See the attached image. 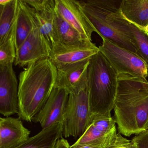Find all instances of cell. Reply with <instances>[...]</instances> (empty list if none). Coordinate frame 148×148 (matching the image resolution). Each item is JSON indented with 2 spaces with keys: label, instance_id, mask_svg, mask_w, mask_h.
Here are the masks:
<instances>
[{
  "label": "cell",
  "instance_id": "obj_1",
  "mask_svg": "<svg viewBox=\"0 0 148 148\" xmlns=\"http://www.w3.org/2000/svg\"><path fill=\"white\" fill-rule=\"evenodd\" d=\"M114 118L119 132L126 137L147 130L148 81L120 73L114 101Z\"/></svg>",
  "mask_w": 148,
  "mask_h": 148
},
{
  "label": "cell",
  "instance_id": "obj_2",
  "mask_svg": "<svg viewBox=\"0 0 148 148\" xmlns=\"http://www.w3.org/2000/svg\"><path fill=\"white\" fill-rule=\"evenodd\" d=\"M57 68L49 58L30 64L19 75V118L32 122L55 87Z\"/></svg>",
  "mask_w": 148,
  "mask_h": 148
},
{
  "label": "cell",
  "instance_id": "obj_3",
  "mask_svg": "<svg viewBox=\"0 0 148 148\" xmlns=\"http://www.w3.org/2000/svg\"><path fill=\"white\" fill-rule=\"evenodd\" d=\"M118 75L116 70L100 51L90 59L87 88L92 117L111 113L113 110Z\"/></svg>",
  "mask_w": 148,
  "mask_h": 148
},
{
  "label": "cell",
  "instance_id": "obj_4",
  "mask_svg": "<svg viewBox=\"0 0 148 148\" xmlns=\"http://www.w3.org/2000/svg\"><path fill=\"white\" fill-rule=\"evenodd\" d=\"M122 1V0L79 1L84 13L95 32L102 39H106L137 54L134 45L120 32L116 22V12L120 8Z\"/></svg>",
  "mask_w": 148,
  "mask_h": 148
},
{
  "label": "cell",
  "instance_id": "obj_5",
  "mask_svg": "<svg viewBox=\"0 0 148 148\" xmlns=\"http://www.w3.org/2000/svg\"><path fill=\"white\" fill-rule=\"evenodd\" d=\"M92 119L88 88L69 94L63 122L64 136L79 138Z\"/></svg>",
  "mask_w": 148,
  "mask_h": 148
},
{
  "label": "cell",
  "instance_id": "obj_6",
  "mask_svg": "<svg viewBox=\"0 0 148 148\" xmlns=\"http://www.w3.org/2000/svg\"><path fill=\"white\" fill-rule=\"evenodd\" d=\"M99 51L109 60L119 74L146 78L148 70L145 62L136 53L103 38Z\"/></svg>",
  "mask_w": 148,
  "mask_h": 148
},
{
  "label": "cell",
  "instance_id": "obj_7",
  "mask_svg": "<svg viewBox=\"0 0 148 148\" xmlns=\"http://www.w3.org/2000/svg\"><path fill=\"white\" fill-rule=\"evenodd\" d=\"M116 124L111 113L93 116L85 132L72 146L90 145L108 148L117 135Z\"/></svg>",
  "mask_w": 148,
  "mask_h": 148
},
{
  "label": "cell",
  "instance_id": "obj_8",
  "mask_svg": "<svg viewBox=\"0 0 148 148\" xmlns=\"http://www.w3.org/2000/svg\"><path fill=\"white\" fill-rule=\"evenodd\" d=\"M92 41L76 44L58 43L52 48L49 58L58 68L67 65L90 60L99 52Z\"/></svg>",
  "mask_w": 148,
  "mask_h": 148
},
{
  "label": "cell",
  "instance_id": "obj_9",
  "mask_svg": "<svg viewBox=\"0 0 148 148\" xmlns=\"http://www.w3.org/2000/svg\"><path fill=\"white\" fill-rule=\"evenodd\" d=\"M51 47L40 32L38 25L35 27L26 39L16 50L15 66L21 67L45 58H49Z\"/></svg>",
  "mask_w": 148,
  "mask_h": 148
},
{
  "label": "cell",
  "instance_id": "obj_10",
  "mask_svg": "<svg viewBox=\"0 0 148 148\" xmlns=\"http://www.w3.org/2000/svg\"><path fill=\"white\" fill-rule=\"evenodd\" d=\"M13 66L0 65V113L6 117L18 113V82Z\"/></svg>",
  "mask_w": 148,
  "mask_h": 148
},
{
  "label": "cell",
  "instance_id": "obj_11",
  "mask_svg": "<svg viewBox=\"0 0 148 148\" xmlns=\"http://www.w3.org/2000/svg\"><path fill=\"white\" fill-rule=\"evenodd\" d=\"M69 93L65 90L54 87L43 108L33 119L40 124L42 130L59 123H63Z\"/></svg>",
  "mask_w": 148,
  "mask_h": 148
},
{
  "label": "cell",
  "instance_id": "obj_12",
  "mask_svg": "<svg viewBox=\"0 0 148 148\" xmlns=\"http://www.w3.org/2000/svg\"><path fill=\"white\" fill-rule=\"evenodd\" d=\"M90 60L58 68L55 87L64 89L69 94L78 93L86 89Z\"/></svg>",
  "mask_w": 148,
  "mask_h": 148
},
{
  "label": "cell",
  "instance_id": "obj_13",
  "mask_svg": "<svg viewBox=\"0 0 148 148\" xmlns=\"http://www.w3.org/2000/svg\"><path fill=\"white\" fill-rule=\"evenodd\" d=\"M55 10L79 33L92 41L95 30L84 13L79 1L55 0Z\"/></svg>",
  "mask_w": 148,
  "mask_h": 148
},
{
  "label": "cell",
  "instance_id": "obj_14",
  "mask_svg": "<svg viewBox=\"0 0 148 148\" xmlns=\"http://www.w3.org/2000/svg\"><path fill=\"white\" fill-rule=\"evenodd\" d=\"M31 132L20 118H0V148H16L29 138Z\"/></svg>",
  "mask_w": 148,
  "mask_h": 148
},
{
  "label": "cell",
  "instance_id": "obj_15",
  "mask_svg": "<svg viewBox=\"0 0 148 148\" xmlns=\"http://www.w3.org/2000/svg\"><path fill=\"white\" fill-rule=\"evenodd\" d=\"M116 21L120 32L132 42L137 54L145 62L148 73V33L127 20L120 8L116 12Z\"/></svg>",
  "mask_w": 148,
  "mask_h": 148
},
{
  "label": "cell",
  "instance_id": "obj_16",
  "mask_svg": "<svg viewBox=\"0 0 148 148\" xmlns=\"http://www.w3.org/2000/svg\"><path fill=\"white\" fill-rule=\"evenodd\" d=\"M37 26L38 24L35 10L29 5L25 0H18L15 27L16 50Z\"/></svg>",
  "mask_w": 148,
  "mask_h": 148
},
{
  "label": "cell",
  "instance_id": "obj_17",
  "mask_svg": "<svg viewBox=\"0 0 148 148\" xmlns=\"http://www.w3.org/2000/svg\"><path fill=\"white\" fill-rule=\"evenodd\" d=\"M63 131V123L56 124L43 129L16 148H55L57 142L62 138Z\"/></svg>",
  "mask_w": 148,
  "mask_h": 148
},
{
  "label": "cell",
  "instance_id": "obj_18",
  "mask_svg": "<svg viewBox=\"0 0 148 148\" xmlns=\"http://www.w3.org/2000/svg\"><path fill=\"white\" fill-rule=\"evenodd\" d=\"M120 8L130 22L142 29L148 26V0H122Z\"/></svg>",
  "mask_w": 148,
  "mask_h": 148
},
{
  "label": "cell",
  "instance_id": "obj_19",
  "mask_svg": "<svg viewBox=\"0 0 148 148\" xmlns=\"http://www.w3.org/2000/svg\"><path fill=\"white\" fill-rule=\"evenodd\" d=\"M54 26L58 43L76 44L90 41L66 22L56 12V10L54 16Z\"/></svg>",
  "mask_w": 148,
  "mask_h": 148
},
{
  "label": "cell",
  "instance_id": "obj_20",
  "mask_svg": "<svg viewBox=\"0 0 148 148\" xmlns=\"http://www.w3.org/2000/svg\"><path fill=\"white\" fill-rule=\"evenodd\" d=\"M18 0H10L0 5V43L8 36L14 25L18 13Z\"/></svg>",
  "mask_w": 148,
  "mask_h": 148
},
{
  "label": "cell",
  "instance_id": "obj_21",
  "mask_svg": "<svg viewBox=\"0 0 148 148\" xmlns=\"http://www.w3.org/2000/svg\"><path fill=\"white\" fill-rule=\"evenodd\" d=\"M55 12V10L41 12H35L40 32L48 41L51 48L58 44L54 26Z\"/></svg>",
  "mask_w": 148,
  "mask_h": 148
},
{
  "label": "cell",
  "instance_id": "obj_22",
  "mask_svg": "<svg viewBox=\"0 0 148 148\" xmlns=\"http://www.w3.org/2000/svg\"><path fill=\"white\" fill-rule=\"evenodd\" d=\"M15 27L16 21L8 36L0 43V65L14 64L16 59Z\"/></svg>",
  "mask_w": 148,
  "mask_h": 148
},
{
  "label": "cell",
  "instance_id": "obj_23",
  "mask_svg": "<svg viewBox=\"0 0 148 148\" xmlns=\"http://www.w3.org/2000/svg\"><path fill=\"white\" fill-rule=\"evenodd\" d=\"M37 12L55 10V0H25Z\"/></svg>",
  "mask_w": 148,
  "mask_h": 148
},
{
  "label": "cell",
  "instance_id": "obj_24",
  "mask_svg": "<svg viewBox=\"0 0 148 148\" xmlns=\"http://www.w3.org/2000/svg\"><path fill=\"white\" fill-rule=\"evenodd\" d=\"M108 148H137L132 140L124 137L122 134L117 133L116 139Z\"/></svg>",
  "mask_w": 148,
  "mask_h": 148
},
{
  "label": "cell",
  "instance_id": "obj_25",
  "mask_svg": "<svg viewBox=\"0 0 148 148\" xmlns=\"http://www.w3.org/2000/svg\"><path fill=\"white\" fill-rule=\"evenodd\" d=\"M132 141L137 148H148V129L136 135Z\"/></svg>",
  "mask_w": 148,
  "mask_h": 148
},
{
  "label": "cell",
  "instance_id": "obj_26",
  "mask_svg": "<svg viewBox=\"0 0 148 148\" xmlns=\"http://www.w3.org/2000/svg\"><path fill=\"white\" fill-rule=\"evenodd\" d=\"M71 146L66 139L61 138L57 142L55 148H71Z\"/></svg>",
  "mask_w": 148,
  "mask_h": 148
},
{
  "label": "cell",
  "instance_id": "obj_27",
  "mask_svg": "<svg viewBox=\"0 0 148 148\" xmlns=\"http://www.w3.org/2000/svg\"><path fill=\"white\" fill-rule=\"evenodd\" d=\"M71 148H101L97 146H90V145H84V146H79V147H73L71 145Z\"/></svg>",
  "mask_w": 148,
  "mask_h": 148
},
{
  "label": "cell",
  "instance_id": "obj_28",
  "mask_svg": "<svg viewBox=\"0 0 148 148\" xmlns=\"http://www.w3.org/2000/svg\"><path fill=\"white\" fill-rule=\"evenodd\" d=\"M10 0H0V5H4L10 1Z\"/></svg>",
  "mask_w": 148,
  "mask_h": 148
},
{
  "label": "cell",
  "instance_id": "obj_29",
  "mask_svg": "<svg viewBox=\"0 0 148 148\" xmlns=\"http://www.w3.org/2000/svg\"><path fill=\"white\" fill-rule=\"evenodd\" d=\"M143 30H144L145 31V32H147L148 33V26L147 27H146V28H145V29H144Z\"/></svg>",
  "mask_w": 148,
  "mask_h": 148
},
{
  "label": "cell",
  "instance_id": "obj_30",
  "mask_svg": "<svg viewBox=\"0 0 148 148\" xmlns=\"http://www.w3.org/2000/svg\"><path fill=\"white\" fill-rule=\"evenodd\" d=\"M147 129H148V124H147Z\"/></svg>",
  "mask_w": 148,
  "mask_h": 148
}]
</instances>
